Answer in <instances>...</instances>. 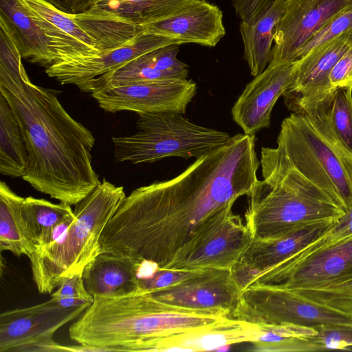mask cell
<instances>
[{
    "mask_svg": "<svg viewBox=\"0 0 352 352\" xmlns=\"http://www.w3.org/2000/svg\"><path fill=\"white\" fill-rule=\"evenodd\" d=\"M254 135L238 133L175 177L133 190L99 239L98 254L166 269L200 232L232 210L258 180Z\"/></svg>",
    "mask_w": 352,
    "mask_h": 352,
    "instance_id": "1",
    "label": "cell"
},
{
    "mask_svg": "<svg viewBox=\"0 0 352 352\" xmlns=\"http://www.w3.org/2000/svg\"><path fill=\"white\" fill-rule=\"evenodd\" d=\"M11 34L0 38V94L23 130L30 152L22 178L60 202L76 205L101 182L92 165V133L65 109L54 90L34 85Z\"/></svg>",
    "mask_w": 352,
    "mask_h": 352,
    "instance_id": "2",
    "label": "cell"
},
{
    "mask_svg": "<svg viewBox=\"0 0 352 352\" xmlns=\"http://www.w3.org/2000/svg\"><path fill=\"white\" fill-rule=\"evenodd\" d=\"M228 318L221 311L166 303L138 287L124 294L94 296L91 305L69 327V336L86 351H135L147 342Z\"/></svg>",
    "mask_w": 352,
    "mask_h": 352,
    "instance_id": "3",
    "label": "cell"
},
{
    "mask_svg": "<svg viewBox=\"0 0 352 352\" xmlns=\"http://www.w3.org/2000/svg\"><path fill=\"white\" fill-rule=\"evenodd\" d=\"M263 180L248 197L245 213L252 238L272 239L307 226L335 223L346 212L295 169L261 155Z\"/></svg>",
    "mask_w": 352,
    "mask_h": 352,
    "instance_id": "4",
    "label": "cell"
},
{
    "mask_svg": "<svg viewBox=\"0 0 352 352\" xmlns=\"http://www.w3.org/2000/svg\"><path fill=\"white\" fill-rule=\"evenodd\" d=\"M126 196L122 186L104 178L74 208V219L58 239L29 258L40 294H50L74 275H82L98 255L103 228Z\"/></svg>",
    "mask_w": 352,
    "mask_h": 352,
    "instance_id": "5",
    "label": "cell"
},
{
    "mask_svg": "<svg viewBox=\"0 0 352 352\" xmlns=\"http://www.w3.org/2000/svg\"><path fill=\"white\" fill-rule=\"evenodd\" d=\"M276 148L261 155L297 170L345 212L352 208V157L315 115L292 113L283 120Z\"/></svg>",
    "mask_w": 352,
    "mask_h": 352,
    "instance_id": "6",
    "label": "cell"
},
{
    "mask_svg": "<svg viewBox=\"0 0 352 352\" xmlns=\"http://www.w3.org/2000/svg\"><path fill=\"white\" fill-rule=\"evenodd\" d=\"M21 1L47 38L52 64L103 54L141 32L134 23L98 8L67 14L44 0Z\"/></svg>",
    "mask_w": 352,
    "mask_h": 352,
    "instance_id": "7",
    "label": "cell"
},
{
    "mask_svg": "<svg viewBox=\"0 0 352 352\" xmlns=\"http://www.w3.org/2000/svg\"><path fill=\"white\" fill-rule=\"evenodd\" d=\"M138 116L136 133L112 138L116 162L153 163L170 157L198 159L223 146L232 137L191 122L179 113Z\"/></svg>",
    "mask_w": 352,
    "mask_h": 352,
    "instance_id": "8",
    "label": "cell"
},
{
    "mask_svg": "<svg viewBox=\"0 0 352 352\" xmlns=\"http://www.w3.org/2000/svg\"><path fill=\"white\" fill-rule=\"evenodd\" d=\"M254 283L278 285L312 301L352 313V239L254 274L243 287Z\"/></svg>",
    "mask_w": 352,
    "mask_h": 352,
    "instance_id": "9",
    "label": "cell"
},
{
    "mask_svg": "<svg viewBox=\"0 0 352 352\" xmlns=\"http://www.w3.org/2000/svg\"><path fill=\"white\" fill-rule=\"evenodd\" d=\"M231 318L260 327L352 324V313L322 305L274 284L243 287Z\"/></svg>",
    "mask_w": 352,
    "mask_h": 352,
    "instance_id": "10",
    "label": "cell"
},
{
    "mask_svg": "<svg viewBox=\"0 0 352 352\" xmlns=\"http://www.w3.org/2000/svg\"><path fill=\"white\" fill-rule=\"evenodd\" d=\"M65 307L51 299L1 314L0 352L67 351L54 339L63 326L79 317L91 305Z\"/></svg>",
    "mask_w": 352,
    "mask_h": 352,
    "instance_id": "11",
    "label": "cell"
},
{
    "mask_svg": "<svg viewBox=\"0 0 352 352\" xmlns=\"http://www.w3.org/2000/svg\"><path fill=\"white\" fill-rule=\"evenodd\" d=\"M239 215L230 210L206 227L166 270L232 271L251 241Z\"/></svg>",
    "mask_w": 352,
    "mask_h": 352,
    "instance_id": "12",
    "label": "cell"
},
{
    "mask_svg": "<svg viewBox=\"0 0 352 352\" xmlns=\"http://www.w3.org/2000/svg\"><path fill=\"white\" fill-rule=\"evenodd\" d=\"M196 91V83L186 78L103 87L91 94L100 108L110 113L184 114Z\"/></svg>",
    "mask_w": 352,
    "mask_h": 352,
    "instance_id": "13",
    "label": "cell"
},
{
    "mask_svg": "<svg viewBox=\"0 0 352 352\" xmlns=\"http://www.w3.org/2000/svg\"><path fill=\"white\" fill-rule=\"evenodd\" d=\"M352 47V30L311 50L298 61L292 82L284 92L285 102L292 113L312 109L333 91L329 75L339 59Z\"/></svg>",
    "mask_w": 352,
    "mask_h": 352,
    "instance_id": "14",
    "label": "cell"
},
{
    "mask_svg": "<svg viewBox=\"0 0 352 352\" xmlns=\"http://www.w3.org/2000/svg\"><path fill=\"white\" fill-rule=\"evenodd\" d=\"M351 7L352 0H286L268 65L295 62L298 51L314 34Z\"/></svg>",
    "mask_w": 352,
    "mask_h": 352,
    "instance_id": "15",
    "label": "cell"
},
{
    "mask_svg": "<svg viewBox=\"0 0 352 352\" xmlns=\"http://www.w3.org/2000/svg\"><path fill=\"white\" fill-rule=\"evenodd\" d=\"M241 289L232 271L209 269L196 270L175 284L150 293L166 303L193 309L221 311L231 318Z\"/></svg>",
    "mask_w": 352,
    "mask_h": 352,
    "instance_id": "16",
    "label": "cell"
},
{
    "mask_svg": "<svg viewBox=\"0 0 352 352\" xmlns=\"http://www.w3.org/2000/svg\"><path fill=\"white\" fill-rule=\"evenodd\" d=\"M139 28L142 33L164 37L178 45L214 47L226 34L222 11L206 0H188Z\"/></svg>",
    "mask_w": 352,
    "mask_h": 352,
    "instance_id": "17",
    "label": "cell"
},
{
    "mask_svg": "<svg viewBox=\"0 0 352 352\" xmlns=\"http://www.w3.org/2000/svg\"><path fill=\"white\" fill-rule=\"evenodd\" d=\"M173 44L177 43L155 34L140 32L130 41L103 54L55 63L45 68V73L61 85H73L83 91L91 80L150 51Z\"/></svg>",
    "mask_w": 352,
    "mask_h": 352,
    "instance_id": "18",
    "label": "cell"
},
{
    "mask_svg": "<svg viewBox=\"0 0 352 352\" xmlns=\"http://www.w3.org/2000/svg\"><path fill=\"white\" fill-rule=\"evenodd\" d=\"M298 61L267 65L250 82L232 109L233 120L248 135L270 124L272 109L293 80Z\"/></svg>",
    "mask_w": 352,
    "mask_h": 352,
    "instance_id": "19",
    "label": "cell"
},
{
    "mask_svg": "<svg viewBox=\"0 0 352 352\" xmlns=\"http://www.w3.org/2000/svg\"><path fill=\"white\" fill-rule=\"evenodd\" d=\"M263 331L254 324L234 318L217 324L176 333L143 344L140 351L217 350L241 342H254Z\"/></svg>",
    "mask_w": 352,
    "mask_h": 352,
    "instance_id": "20",
    "label": "cell"
},
{
    "mask_svg": "<svg viewBox=\"0 0 352 352\" xmlns=\"http://www.w3.org/2000/svg\"><path fill=\"white\" fill-rule=\"evenodd\" d=\"M333 223L307 226L272 239L252 238L232 272L236 277L246 272L248 275L245 283L252 275L272 267L301 251L327 232Z\"/></svg>",
    "mask_w": 352,
    "mask_h": 352,
    "instance_id": "21",
    "label": "cell"
},
{
    "mask_svg": "<svg viewBox=\"0 0 352 352\" xmlns=\"http://www.w3.org/2000/svg\"><path fill=\"white\" fill-rule=\"evenodd\" d=\"M286 0H274L252 20L241 21L239 30L243 43V57L254 77L263 72L271 60L272 42Z\"/></svg>",
    "mask_w": 352,
    "mask_h": 352,
    "instance_id": "22",
    "label": "cell"
},
{
    "mask_svg": "<svg viewBox=\"0 0 352 352\" xmlns=\"http://www.w3.org/2000/svg\"><path fill=\"white\" fill-rule=\"evenodd\" d=\"M0 16L12 30L23 58L45 68L52 65L47 38L21 0H0Z\"/></svg>",
    "mask_w": 352,
    "mask_h": 352,
    "instance_id": "23",
    "label": "cell"
},
{
    "mask_svg": "<svg viewBox=\"0 0 352 352\" xmlns=\"http://www.w3.org/2000/svg\"><path fill=\"white\" fill-rule=\"evenodd\" d=\"M82 278L93 297L117 296L138 288L135 265L107 254H98L85 267Z\"/></svg>",
    "mask_w": 352,
    "mask_h": 352,
    "instance_id": "24",
    "label": "cell"
},
{
    "mask_svg": "<svg viewBox=\"0 0 352 352\" xmlns=\"http://www.w3.org/2000/svg\"><path fill=\"white\" fill-rule=\"evenodd\" d=\"M30 162L28 142L10 103L0 94V173L23 178Z\"/></svg>",
    "mask_w": 352,
    "mask_h": 352,
    "instance_id": "25",
    "label": "cell"
},
{
    "mask_svg": "<svg viewBox=\"0 0 352 352\" xmlns=\"http://www.w3.org/2000/svg\"><path fill=\"white\" fill-rule=\"evenodd\" d=\"M21 214L25 232L34 252L51 241L54 230L63 222L74 218L71 205L54 204L31 196L24 197Z\"/></svg>",
    "mask_w": 352,
    "mask_h": 352,
    "instance_id": "26",
    "label": "cell"
},
{
    "mask_svg": "<svg viewBox=\"0 0 352 352\" xmlns=\"http://www.w3.org/2000/svg\"><path fill=\"white\" fill-rule=\"evenodd\" d=\"M297 113H310L322 121L339 146L352 157V87L335 88L315 107Z\"/></svg>",
    "mask_w": 352,
    "mask_h": 352,
    "instance_id": "27",
    "label": "cell"
},
{
    "mask_svg": "<svg viewBox=\"0 0 352 352\" xmlns=\"http://www.w3.org/2000/svg\"><path fill=\"white\" fill-rule=\"evenodd\" d=\"M23 199L6 182H0V250L30 258L34 249L23 226L21 214Z\"/></svg>",
    "mask_w": 352,
    "mask_h": 352,
    "instance_id": "28",
    "label": "cell"
},
{
    "mask_svg": "<svg viewBox=\"0 0 352 352\" xmlns=\"http://www.w3.org/2000/svg\"><path fill=\"white\" fill-rule=\"evenodd\" d=\"M188 0H93L98 8L140 25L151 22Z\"/></svg>",
    "mask_w": 352,
    "mask_h": 352,
    "instance_id": "29",
    "label": "cell"
},
{
    "mask_svg": "<svg viewBox=\"0 0 352 352\" xmlns=\"http://www.w3.org/2000/svg\"><path fill=\"white\" fill-rule=\"evenodd\" d=\"M314 332L307 340L319 351L352 350V324H327L312 327Z\"/></svg>",
    "mask_w": 352,
    "mask_h": 352,
    "instance_id": "30",
    "label": "cell"
},
{
    "mask_svg": "<svg viewBox=\"0 0 352 352\" xmlns=\"http://www.w3.org/2000/svg\"><path fill=\"white\" fill-rule=\"evenodd\" d=\"M352 30V7L334 17L314 34L298 51L295 61L304 57L320 44Z\"/></svg>",
    "mask_w": 352,
    "mask_h": 352,
    "instance_id": "31",
    "label": "cell"
},
{
    "mask_svg": "<svg viewBox=\"0 0 352 352\" xmlns=\"http://www.w3.org/2000/svg\"><path fill=\"white\" fill-rule=\"evenodd\" d=\"M196 270H173L157 267L148 277L138 280V287L142 290L152 292L175 284Z\"/></svg>",
    "mask_w": 352,
    "mask_h": 352,
    "instance_id": "32",
    "label": "cell"
},
{
    "mask_svg": "<svg viewBox=\"0 0 352 352\" xmlns=\"http://www.w3.org/2000/svg\"><path fill=\"white\" fill-rule=\"evenodd\" d=\"M351 239L352 222L337 232L331 233H328L326 232L306 248L294 254L292 257V259L293 261L298 260L315 250Z\"/></svg>",
    "mask_w": 352,
    "mask_h": 352,
    "instance_id": "33",
    "label": "cell"
},
{
    "mask_svg": "<svg viewBox=\"0 0 352 352\" xmlns=\"http://www.w3.org/2000/svg\"><path fill=\"white\" fill-rule=\"evenodd\" d=\"M55 298H74L93 302L94 297L87 292L82 278V275H74L63 280L52 294Z\"/></svg>",
    "mask_w": 352,
    "mask_h": 352,
    "instance_id": "34",
    "label": "cell"
},
{
    "mask_svg": "<svg viewBox=\"0 0 352 352\" xmlns=\"http://www.w3.org/2000/svg\"><path fill=\"white\" fill-rule=\"evenodd\" d=\"M333 88L352 87V47L339 59L329 75Z\"/></svg>",
    "mask_w": 352,
    "mask_h": 352,
    "instance_id": "35",
    "label": "cell"
},
{
    "mask_svg": "<svg viewBox=\"0 0 352 352\" xmlns=\"http://www.w3.org/2000/svg\"><path fill=\"white\" fill-rule=\"evenodd\" d=\"M274 0H232V6L241 21H250L263 12Z\"/></svg>",
    "mask_w": 352,
    "mask_h": 352,
    "instance_id": "36",
    "label": "cell"
},
{
    "mask_svg": "<svg viewBox=\"0 0 352 352\" xmlns=\"http://www.w3.org/2000/svg\"><path fill=\"white\" fill-rule=\"evenodd\" d=\"M63 12L78 14L89 9L88 0H44Z\"/></svg>",
    "mask_w": 352,
    "mask_h": 352,
    "instance_id": "37",
    "label": "cell"
},
{
    "mask_svg": "<svg viewBox=\"0 0 352 352\" xmlns=\"http://www.w3.org/2000/svg\"><path fill=\"white\" fill-rule=\"evenodd\" d=\"M352 222V208L346 212L338 221H336L327 232H337Z\"/></svg>",
    "mask_w": 352,
    "mask_h": 352,
    "instance_id": "38",
    "label": "cell"
},
{
    "mask_svg": "<svg viewBox=\"0 0 352 352\" xmlns=\"http://www.w3.org/2000/svg\"><path fill=\"white\" fill-rule=\"evenodd\" d=\"M58 305L65 307H75L82 305L89 301L74 298H54Z\"/></svg>",
    "mask_w": 352,
    "mask_h": 352,
    "instance_id": "39",
    "label": "cell"
},
{
    "mask_svg": "<svg viewBox=\"0 0 352 352\" xmlns=\"http://www.w3.org/2000/svg\"><path fill=\"white\" fill-rule=\"evenodd\" d=\"M93 0H88L89 4V8L91 7V3Z\"/></svg>",
    "mask_w": 352,
    "mask_h": 352,
    "instance_id": "40",
    "label": "cell"
}]
</instances>
